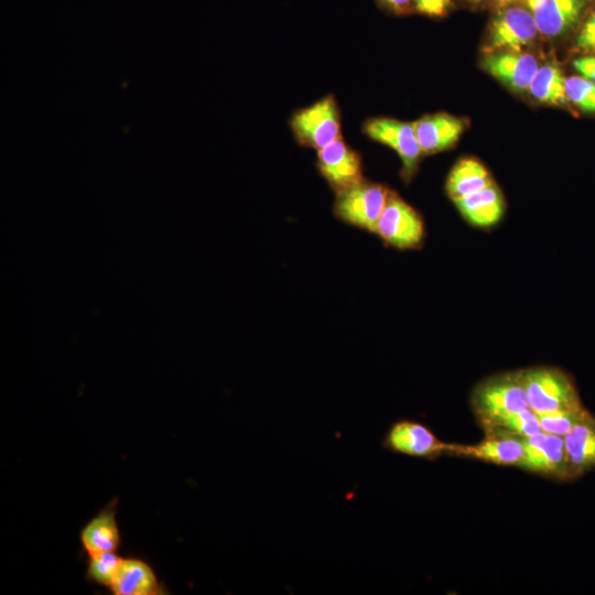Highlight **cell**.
I'll return each instance as SVG.
<instances>
[{
    "label": "cell",
    "instance_id": "8fae6325",
    "mask_svg": "<svg viewBox=\"0 0 595 595\" xmlns=\"http://www.w3.org/2000/svg\"><path fill=\"white\" fill-rule=\"evenodd\" d=\"M483 67L513 91H523L539 68L538 60L521 51H500L486 55Z\"/></svg>",
    "mask_w": 595,
    "mask_h": 595
},
{
    "label": "cell",
    "instance_id": "52a82bcc",
    "mask_svg": "<svg viewBox=\"0 0 595 595\" xmlns=\"http://www.w3.org/2000/svg\"><path fill=\"white\" fill-rule=\"evenodd\" d=\"M316 165L335 193L365 180L360 155L342 137L317 151Z\"/></svg>",
    "mask_w": 595,
    "mask_h": 595
},
{
    "label": "cell",
    "instance_id": "7c38bea8",
    "mask_svg": "<svg viewBox=\"0 0 595 595\" xmlns=\"http://www.w3.org/2000/svg\"><path fill=\"white\" fill-rule=\"evenodd\" d=\"M539 32L549 37L566 33L580 20L584 0H524Z\"/></svg>",
    "mask_w": 595,
    "mask_h": 595
},
{
    "label": "cell",
    "instance_id": "f546056e",
    "mask_svg": "<svg viewBox=\"0 0 595 595\" xmlns=\"http://www.w3.org/2000/svg\"><path fill=\"white\" fill-rule=\"evenodd\" d=\"M469 1L476 2V1H478V0H469Z\"/></svg>",
    "mask_w": 595,
    "mask_h": 595
},
{
    "label": "cell",
    "instance_id": "44dd1931",
    "mask_svg": "<svg viewBox=\"0 0 595 595\" xmlns=\"http://www.w3.org/2000/svg\"><path fill=\"white\" fill-rule=\"evenodd\" d=\"M491 426L502 429L519 436H529L542 431L538 414L530 408L498 416L488 421Z\"/></svg>",
    "mask_w": 595,
    "mask_h": 595
},
{
    "label": "cell",
    "instance_id": "ba28073f",
    "mask_svg": "<svg viewBox=\"0 0 595 595\" xmlns=\"http://www.w3.org/2000/svg\"><path fill=\"white\" fill-rule=\"evenodd\" d=\"M523 456L518 467L543 475L570 476L564 437L543 431L521 437Z\"/></svg>",
    "mask_w": 595,
    "mask_h": 595
},
{
    "label": "cell",
    "instance_id": "5b68a950",
    "mask_svg": "<svg viewBox=\"0 0 595 595\" xmlns=\"http://www.w3.org/2000/svg\"><path fill=\"white\" fill-rule=\"evenodd\" d=\"M375 234L386 244L399 249H412L424 238V224L420 214L394 192L388 198Z\"/></svg>",
    "mask_w": 595,
    "mask_h": 595
},
{
    "label": "cell",
    "instance_id": "4fadbf2b",
    "mask_svg": "<svg viewBox=\"0 0 595 595\" xmlns=\"http://www.w3.org/2000/svg\"><path fill=\"white\" fill-rule=\"evenodd\" d=\"M423 154H434L451 148L461 137L465 123L447 113L428 115L413 122Z\"/></svg>",
    "mask_w": 595,
    "mask_h": 595
},
{
    "label": "cell",
    "instance_id": "484cf974",
    "mask_svg": "<svg viewBox=\"0 0 595 595\" xmlns=\"http://www.w3.org/2000/svg\"><path fill=\"white\" fill-rule=\"evenodd\" d=\"M452 0H413V11L432 18L444 15Z\"/></svg>",
    "mask_w": 595,
    "mask_h": 595
},
{
    "label": "cell",
    "instance_id": "603a6c76",
    "mask_svg": "<svg viewBox=\"0 0 595 595\" xmlns=\"http://www.w3.org/2000/svg\"><path fill=\"white\" fill-rule=\"evenodd\" d=\"M122 559L116 552H102L89 556L87 577L94 583L110 588Z\"/></svg>",
    "mask_w": 595,
    "mask_h": 595
},
{
    "label": "cell",
    "instance_id": "83f0119b",
    "mask_svg": "<svg viewBox=\"0 0 595 595\" xmlns=\"http://www.w3.org/2000/svg\"><path fill=\"white\" fill-rule=\"evenodd\" d=\"M573 65L583 77L595 83V56L580 57L573 62Z\"/></svg>",
    "mask_w": 595,
    "mask_h": 595
},
{
    "label": "cell",
    "instance_id": "cb8c5ba5",
    "mask_svg": "<svg viewBox=\"0 0 595 595\" xmlns=\"http://www.w3.org/2000/svg\"><path fill=\"white\" fill-rule=\"evenodd\" d=\"M566 98L587 112H595V83L583 77L565 79Z\"/></svg>",
    "mask_w": 595,
    "mask_h": 595
},
{
    "label": "cell",
    "instance_id": "2e32d148",
    "mask_svg": "<svg viewBox=\"0 0 595 595\" xmlns=\"http://www.w3.org/2000/svg\"><path fill=\"white\" fill-rule=\"evenodd\" d=\"M116 595H158L163 593L153 569L140 559H122L110 586Z\"/></svg>",
    "mask_w": 595,
    "mask_h": 595
},
{
    "label": "cell",
    "instance_id": "e0dca14e",
    "mask_svg": "<svg viewBox=\"0 0 595 595\" xmlns=\"http://www.w3.org/2000/svg\"><path fill=\"white\" fill-rule=\"evenodd\" d=\"M447 453H456L499 465L517 466L523 456V443L521 439L506 436L486 440L475 445L448 444Z\"/></svg>",
    "mask_w": 595,
    "mask_h": 595
},
{
    "label": "cell",
    "instance_id": "277c9868",
    "mask_svg": "<svg viewBox=\"0 0 595 595\" xmlns=\"http://www.w3.org/2000/svg\"><path fill=\"white\" fill-rule=\"evenodd\" d=\"M474 407L486 422L529 408L520 371L495 376L474 392Z\"/></svg>",
    "mask_w": 595,
    "mask_h": 595
},
{
    "label": "cell",
    "instance_id": "ffe728a7",
    "mask_svg": "<svg viewBox=\"0 0 595 595\" xmlns=\"http://www.w3.org/2000/svg\"><path fill=\"white\" fill-rule=\"evenodd\" d=\"M530 94L541 102L563 105L567 100L565 78L561 71L552 64L539 66L530 86Z\"/></svg>",
    "mask_w": 595,
    "mask_h": 595
},
{
    "label": "cell",
    "instance_id": "d4e9b609",
    "mask_svg": "<svg viewBox=\"0 0 595 595\" xmlns=\"http://www.w3.org/2000/svg\"><path fill=\"white\" fill-rule=\"evenodd\" d=\"M575 44L582 51L595 53V11L583 22L576 35Z\"/></svg>",
    "mask_w": 595,
    "mask_h": 595
},
{
    "label": "cell",
    "instance_id": "5bb4252c",
    "mask_svg": "<svg viewBox=\"0 0 595 595\" xmlns=\"http://www.w3.org/2000/svg\"><path fill=\"white\" fill-rule=\"evenodd\" d=\"M454 203L468 223L480 228L497 224L505 210L502 195L494 183L478 192L457 198Z\"/></svg>",
    "mask_w": 595,
    "mask_h": 595
},
{
    "label": "cell",
    "instance_id": "9a60e30c",
    "mask_svg": "<svg viewBox=\"0 0 595 595\" xmlns=\"http://www.w3.org/2000/svg\"><path fill=\"white\" fill-rule=\"evenodd\" d=\"M80 542L89 556L102 552H116L120 544L116 502L109 504L84 526L80 531Z\"/></svg>",
    "mask_w": 595,
    "mask_h": 595
},
{
    "label": "cell",
    "instance_id": "7402d4cb",
    "mask_svg": "<svg viewBox=\"0 0 595 595\" xmlns=\"http://www.w3.org/2000/svg\"><path fill=\"white\" fill-rule=\"evenodd\" d=\"M543 432L564 436L577 423L591 419L583 408L538 414Z\"/></svg>",
    "mask_w": 595,
    "mask_h": 595
},
{
    "label": "cell",
    "instance_id": "3957f363",
    "mask_svg": "<svg viewBox=\"0 0 595 595\" xmlns=\"http://www.w3.org/2000/svg\"><path fill=\"white\" fill-rule=\"evenodd\" d=\"M295 140L316 151L328 145L340 136L342 122L337 101L327 95L313 105L295 111L290 120Z\"/></svg>",
    "mask_w": 595,
    "mask_h": 595
},
{
    "label": "cell",
    "instance_id": "d6986e66",
    "mask_svg": "<svg viewBox=\"0 0 595 595\" xmlns=\"http://www.w3.org/2000/svg\"><path fill=\"white\" fill-rule=\"evenodd\" d=\"M491 183L488 171L479 161L465 158L451 170L446 181V191L450 197L455 201L478 192Z\"/></svg>",
    "mask_w": 595,
    "mask_h": 595
},
{
    "label": "cell",
    "instance_id": "f1b7e54d",
    "mask_svg": "<svg viewBox=\"0 0 595 595\" xmlns=\"http://www.w3.org/2000/svg\"><path fill=\"white\" fill-rule=\"evenodd\" d=\"M494 3L498 4V6H507V4H510L517 0H491Z\"/></svg>",
    "mask_w": 595,
    "mask_h": 595
},
{
    "label": "cell",
    "instance_id": "7a4b0ae2",
    "mask_svg": "<svg viewBox=\"0 0 595 595\" xmlns=\"http://www.w3.org/2000/svg\"><path fill=\"white\" fill-rule=\"evenodd\" d=\"M389 191L381 184L364 180L336 193L334 215L350 226L375 234Z\"/></svg>",
    "mask_w": 595,
    "mask_h": 595
},
{
    "label": "cell",
    "instance_id": "9c48e42d",
    "mask_svg": "<svg viewBox=\"0 0 595 595\" xmlns=\"http://www.w3.org/2000/svg\"><path fill=\"white\" fill-rule=\"evenodd\" d=\"M539 33L529 9L507 7L491 21L488 48L491 51H521Z\"/></svg>",
    "mask_w": 595,
    "mask_h": 595
},
{
    "label": "cell",
    "instance_id": "8992f818",
    "mask_svg": "<svg viewBox=\"0 0 595 595\" xmlns=\"http://www.w3.org/2000/svg\"><path fill=\"white\" fill-rule=\"evenodd\" d=\"M363 131L370 139L394 150L402 162L403 178L412 177L423 154L413 122L387 117L370 118L364 122Z\"/></svg>",
    "mask_w": 595,
    "mask_h": 595
},
{
    "label": "cell",
    "instance_id": "30bf717a",
    "mask_svg": "<svg viewBox=\"0 0 595 595\" xmlns=\"http://www.w3.org/2000/svg\"><path fill=\"white\" fill-rule=\"evenodd\" d=\"M382 445L388 451L421 458H434L447 453L448 447V444L440 441L428 426L405 419L391 424Z\"/></svg>",
    "mask_w": 595,
    "mask_h": 595
},
{
    "label": "cell",
    "instance_id": "ac0fdd59",
    "mask_svg": "<svg viewBox=\"0 0 595 595\" xmlns=\"http://www.w3.org/2000/svg\"><path fill=\"white\" fill-rule=\"evenodd\" d=\"M563 437L570 476L595 465V423L591 419L574 425Z\"/></svg>",
    "mask_w": 595,
    "mask_h": 595
},
{
    "label": "cell",
    "instance_id": "6da1fadb",
    "mask_svg": "<svg viewBox=\"0 0 595 595\" xmlns=\"http://www.w3.org/2000/svg\"><path fill=\"white\" fill-rule=\"evenodd\" d=\"M520 375L529 408L537 414L582 407L572 380L560 369L533 367Z\"/></svg>",
    "mask_w": 595,
    "mask_h": 595
},
{
    "label": "cell",
    "instance_id": "4316f807",
    "mask_svg": "<svg viewBox=\"0 0 595 595\" xmlns=\"http://www.w3.org/2000/svg\"><path fill=\"white\" fill-rule=\"evenodd\" d=\"M385 10L396 14L413 11V0H376Z\"/></svg>",
    "mask_w": 595,
    "mask_h": 595
}]
</instances>
